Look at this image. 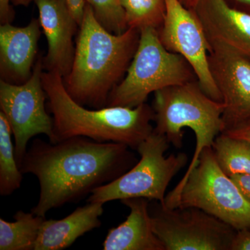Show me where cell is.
<instances>
[{
	"mask_svg": "<svg viewBox=\"0 0 250 250\" xmlns=\"http://www.w3.org/2000/svg\"><path fill=\"white\" fill-rule=\"evenodd\" d=\"M10 2L11 0H0V21L1 24L11 23L14 18V11Z\"/></svg>",
	"mask_w": 250,
	"mask_h": 250,
	"instance_id": "obj_26",
	"label": "cell"
},
{
	"mask_svg": "<svg viewBox=\"0 0 250 250\" xmlns=\"http://www.w3.org/2000/svg\"><path fill=\"white\" fill-rule=\"evenodd\" d=\"M140 31L139 46L126 76L110 94L106 106L136 107L151 93L197 80L187 61L164 47L157 29Z\"/></svg>",
	"mask_w": 250,
	"mask_h": 250,
	"instance_id": "obj_6",
	"label": "cell"
},
{
	"mask_svg": "<svg viewBox=\"0 0 250 250\" xmlns=\"http://www.w3.org/2000/svg\"><path fill=\"white\" fill-rule=\"evenodd\" d=\"M230 177L236 184L243 196L250 202V174H236Z\"/></svg>",
	"mask_w": 250,
	"mask_h": 250,
	"instance_id": "obj_25",
	"label": "cell"
},
{
	"mask_svg": "<svg viewBox=\"0 0 250 250\" xmlns=\"http://www.w3.org/2000/svg\"><path fill=\"white\" fill-rule=\"evenodd\" d=\"M232 1L243 6V9L241 11H246L250 14V0H232Z\"/></svg>",
	"mask_w": 250,
	"mask_h": 250,
	"instance_id": "obj_28",
	"label": "cell"
},
{
	"mask_svg": "<svg viewBox=\"0 0 250 250\" xmlns=\"http://www.w3.org/2000/svg\"><path fill=\"white\" fill-rule=\"evenodd\" d=\"M128 28L159 29L165 17L164 0H121Z\"/></svg>",
	"mask_w": 250,
	"mask_h": 250,
	"instance_id": "obj_20",
	"label": "cell"
},
{
	"mask_svg": "<svg viewBox=\"0 0 250 250\" xmlns=\"http://www.w3.org/2000/svg\"><path fill=\"white\" fill-rule=\"evenodd\" d=\"M209 45L232 49L250 59V14L226 0H200L193 10Z\"/></svg>",
	"mask_w": 250,
	"mask_h": 250,
	"instance_id": "obj_13",
	"label": "cell"
},
{
	"mask_svg": "<svg viewBox=\"0 0 250 250\" xmlns=\"http://www.w3.org/2000/svg\"><path fill=\"white\" fill-rule=\"evenodd\" d=\"M64 1L72 17L80 27L84 17L86 0H64Z\"/></svg>",
	"mask_w": 250,
	"mask_h": 250,
	"instance_id": "obj_22",
	"label": "cell"
},
{
	"mask_svg": "<svg viewBox=\"0 0 250 250\" xmlns=\"http://www.w3.org/2000/svg\"><path fill=\"white\" fill-rule=\"evenodd\" d=\"M208 64L225 104V130L250 121V59L236 51L210 45Z\"/></svg>",
	"mask_w": 250,
	"mask_h": 250,
	"instance_id": "obj_11",
	"label": "cell"
},
{
	"mask_svg": "<svg viewBox=\"0 0 250 250\" xmlns=\"http://www.w3.org/2000/svg\"><path fill=\"white\" fill-rule=\"evenodd\" d=\"M39 19L28 25L16 27L11 23L0 27V73L1 80L22 84L30 78L31 69L41 36Z\"/></svg>",
	"mask_w": 250,
	"mask_h": 250,
	"instance_id": "obj_14",
	"label": "cell"
},
{
	"mask_svg": "<svg viewBox=\"0 0 250 250\" xmlns=\"http://www.w3.org/2000/svg\"><path fill=\"white\" fill-rule=\"evenodd\" d=\"M130 149L83 136L56 143L34 140L19 166L22 174H34L40 184L39 202L31 212L45 218L49 210L76 203L119 178L139 160Z\"/></svg>",
	"mask_w": 250,
	"mask_h": 250,
	"instance_id": "obj_1",
	"label": "cell"
},
{
	"mask_svg": "<svg viewBox=\"0 0 250 250\" xmlns=\"http://www.w3.org/2000/svg\"><path fill=\"white\" fill-rule=\"evenodd\" d=\"M12 130L2 112H0V195L8 196L20 188L22 173L16 161L12 142Z\"/></svg>",
	"mask_w": 250,
	"mask_h": 250,
	"instance_id": "obj_19",
	"label": "cell"
},
{
	"mask_svg": "<svg viewBox=\"0 0 250 250\" xmlns=\"http://www.w3.org/2000/svg\"><path fill=\"white\" fill-rule=\"evenodd\" d=\"M61 220H44L34 250H62L92 230L100 228L104 204L88 202Z\"/></svg>",
	"mask_w": 250,
	"mask_h": 250,
	"instance_id": "obj_16",
	"label": "cell"
},
{
	"mask_svg": "<svg viewBox=\"0 0 250 250\" xmlns=\"http://www.w3.org/2000/svg\"><path fill=\"white\" fill-rule=\"evenodd\" d=\"M164 4L165 17L158 29L161 42L167 50L187 61L208 96L223 103L210 73V45L200 19L193 10L187 9L179 0H164Z\"/></svg>",
	"mask_w": 250,
	"mask_h": 250,
	"instance_id": "obj_10",
	"label": "cell"
},
{
	"mask_svg": "<svg viewBox=\"0 0 250 250\" xmlns=\"http://www.w3.org/2000/svg\"><path fill=\"white\" fill-rule=\"evenodd\" d=\"M43 62H36L30 78L22 84L0 81V107L9 123L14 137L15 153L21 165L34 136L45 134L53 143V119L47 113V95L42 83Z\"/></svg>",
	"mask_w": 250,
	"mask_h": 250,
	"instance_id": "obj_9",
	"label": "cell"
},
{
	"mask_svg": "<svg viewBox=\"0 0 250 250\" xmlns=\"http://www.w3.org/2000/svg\"><path fill=\"white\" fill-rule=\"evenodd\" d=\"M34 0H11V3L15 6H27Z\"/></svg>",
	"mask_w": 250,
	"mask_h": 250,
	"instance_id": "obj_29",
	"label": "cell"
},
{
	"mask_svg": "<svg viewBox=\"0 0 250 250\" xmlns=\"http://www.w3.org/2000/svg\"><path fill=\"white\" fill-rule=\"evenodd\" d=\"M225 104L208 96L197 80L154 93L152 108L156 131L178 149L183 146L184 128H190L195 133V153L183 177L191 172L202 152L212 147L215 138L225 130Z\"/></svg>",
	"mask_w": 250,
	"mask_h": 250,
	"instance_id": "obj_4",
	"label": "cell"
},
{
	"mask_svg": "<svg viewBox=\"0 0 250 250\" xmlns=\"http://www.w3.org/2000/svg\"><path fill=\"white\" fill-rule=\"evenodd\" d=\"M230 250H250V228L237 230Z\"/></svg>",
	"mask_w": 250,
	"mask_h": 250,
	"instance_id": "obj_23",
	"label": "cell"
},
{
	"mask_svg": "<svg viewBox=\"0 0 250 250\" xmlns=\"http://www.w3.org/2000/svg\"><path fill=\"white\" fill-rule=\"evenodd\" d=\"M14 222L0 218V250H34L45 217L18 210Z\"/></svg>",
	"mask_w": 250,
	"mask_h": 250,
	"instance_id": "obj_17",
	"label": "cell"
},
{
	"mask_svg": "<svg viewBox=\"0 0 250 250\" xmlns=\"http://www.w3.org/2000/svg\"><path fill=\"white\" fill-rule=\"evenodd\" d=\"M147 199H125L123 205L129 208L126 220L108 231L103 243L104 250H166L155 234Z\"/></svg>",
	"mask_w": 250,
	"mask_h": 250,
	"instance_id": "obj_15",
	"label": "cell"
},
{
	"mask_svg": "<svg viewBox=\"0 0 250 250\" xmlns=\"http://www.w3.org/2000/svg\"><path fill=\"white\" fill-rule=\"evenodd\" d=\"M80 28L75 59L63 78L64 85L82 106L106 107L110 94L129 68L141 31L129 27L122 34L110 32L99 22L88 3Z\"/></svg>",
	"mask_w": 250,
	"mask_h": 250,
	"instance_id": "obj_2",
	"label": "cell"
},
{
	"mask_svg": "<svg viewBox=\"0 0 250 250\" xmlns=\"http://www.w3.org/2000/svg\"><path fill=\"white\" fill-rule=\"evenodd\" d=\"M169 145L166 136L154 129L136 149L140 155L137 164L119 178L95 189L87 202L104 205L113 200L143 197L164 205L169 184L188 160L185 153L164 156Z\"/></svg>",
	"mask_w": 250,
	"mask_h": 250,
	"instance_id": "obj_7",
	"label": "cell"
},
{
	"mask_svg": "<svg viewBox=\"0 0 250 250\" xmlns=\"http://www.w3.org/2000/svg\"><path fill=\"white\" fill-rule=\"evenodd\" d=\"M187 9L194 10L200 0H179Z\"/></svg>",
	"mask_w": 250,
	"mask_h": 250,
	"instance_id": "obj_27",
	"label": "cell"
},
{
	"mask_svg": "<svg viewBox=\"0 0 250 250\" xmlns=\"http://www.w3.org/2000/svg\"><path fill=\"white\" fill-rule=\"evenodd\" d=\"M159 1H163V0H159Z\"/></svg>",
	"mask_w": 250,
	"mask_h": 250,
	"instance_id": "obj_30",
	"label": "cell"
},
{
	"mask_svg": "<svg viewBox=\"0 0 250 250\" xmlns=\"http://www.w3.org/2000/svg\"><path fill=\"white\" fill-rule=\"evenodd\" d=\"M34 1L39 9V22L48 47L43 66L47 71L57 72L64 78L73 64V38L80 26L72 17L64 0Z\"/></svg>",
	"mask_w": 250,
	"mask_h": 250,
	"instance_id": "obj_12",
	"label": "cell"
},
{
	"mask_svg": "<svg viewBox=\"0 0 250 250\" xmlns=\"http://www.w3.org/2000/svg\"><path fill=\"white\" fill-rule=\"evenodd\" d=\"M99 22L113 34H120L128 29L121 0H86Z\"/></svg>",
	"mask_w": 250,
	"mask_h": 250,
	"instance_id": "obj_21",
	"label": "cell"
},
{
	"mask_svg": "<svg viewBox=\"0 0 250 250\" xmlns=\"http://www.w3.org/2000/svg\"><path fill=\"white\" fill-rule=\"evenodd\" d=\"M223 133L231 137L246 140L250 142V121L238 125L233 129L226 130Z\"/></svg>",
	"mask_w": 250,
	"mask_h": 250,
	"instance_id": "obj_24",
	"label": "cell"
},
{
	"mask_svg": "<svg viewBox=\"0 0 250 250\" xmlns=\"http://www.w3.org/2000/svg\"><path fill=\"white\" fill-rule=\"evenodd\" d=\"M213 153L221 170L229 177L250 174V142L221 133L215 138Z\"/></svg>",
	"mask_w": 250,
	"mask_h": 250,
	"instance_id": "obj_18",
	"label": "cell"
},
{
	"mask_svg": "<svg viewBox=\"0 0 250 250\" xmlns=\"http://www.w3.org/2000/svg\"><path fill=\"white\" fill-rule=\"evenodd\" d=\"M154 233L166 250H230L236 229L195 207H149Z\"/></svg>",
	"mask_w": 250,
	"mask_h": 250,
	"instance_id": "obj_8",
	"label": "cell"
},
{
	"mask_svg": "<svg viewBox=\"0 0 250 250\" xmlns=\"http://www.w3.org/2000/svg\"><path fill=\"white\" fill-rule=\"evenodd\" d=\"M42 83L53 115V143L83 136L98 142L122 143L137 149L154 131V111L147 104L134 108L89 109L72 98L65 89L63 78L57 72H42Z\"/></svg>",
	"mask_w": 250,
	"mask_h": 250,
	"instance_id": "obj_3",
	"label": "cell"
},
{
	"mask_svg": "<svg viewBox=\"0 0 250 250\" xmlns=\"http://www.w3.org/2000/svg\"><path fill=\"white\" fill-rule=\"evenodd\" d=\"M161 205L170 208L195 207L236 230L250 228V202L221 170L212 147L205 149L195 167L166 195Z\"/></svg>",
	"mask_w": 250,
	"mask_h": 250,
	"instance_id": "obj_5",
	"label": "cell"
}]
</instances>
